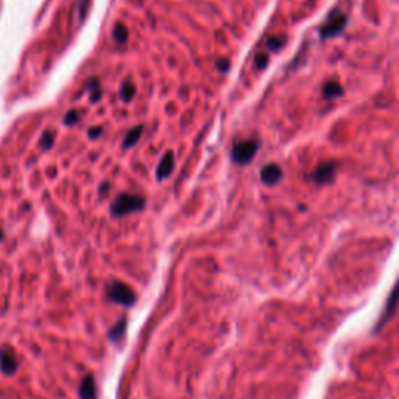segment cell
Returning <instances> with one entry per match:
<instances>
[{"mask_svg":"<svg viewBox=\"0 0 399 399\" xmlns=\"http://www.w3.org/2000/svg\"><path fill=\"white\" fill-rule=\"evenodd\" d=\"M145 206V200L139 195H131V194H120L114 200L111 214L114 217H122L133 212H139Z\"/></svg>","mask_w":399,"mask_h":399,"instance_id":"1","label":"cell"},{"mask_svg":"<svg viewBox=\"0 0 399 399\" xmlns=\"http://www.w3.org/2000/svg\"><path fill=\"white\" fill-rule=\"evenodd\" d=\"M106 297L115 302L120 304V306L130 307L136 301V293L131 287H128L126 284L120 283V281H112L106 286Z\"/></svg>","mask_w":399,"mask_h":399,"instance_id":"2","label":"cell"},{"mask_svg":"<svg viewBox=\"0 0 399 399\" xmlns=\"http://www.w3.org/2000/svg\"><path fill=\"white\" fill-rule=\"evenodd\" d=\"M257 150H259V144H257V140L246 139V140H242V142L234 145V148L231 151V156L237 164L245 166V164H250L253 161L254 155L257 153Z\"/></svg>","mask_w":399,"mask_h":399,"instance_id":"3","label":"cell"},{"mask_svg":"<svg viewBox=\"0 0 399 399\" xmlns=\"http://www.w3.org/2000/svg\"><path fill=\"white\" fill-rule=\"evenodd\" d=\"M346 25V16L342 13V11H334V13L329 14L327 20L323 23V27L320 28V34L321 38H334L337 34H340Z\"/></svg>","mask_w":399,"mask_h":399,"instance_id":"4","label":"cell"},{"mask_svg":"<svg viewBox=\"0 0 399 399\" xmlns=\"http://www.w3.org/2000/svg\"><path fill=\"white\" fill-rule=\"evenodd\" d=\"M0 370L5 374H13L17 370V359L11 348L0 349Z\"/></svg>","mask_w":399,"mask_h":399,"instance_id":"5","label":"cell"},{"mask_svg":"<svg viewBox=\"0 0 399 399\" xmlns=\"http://www.w3.org/2000/svg\"><path fill=\"white\" fill-rule=\"evenodd\" d=\"M281 178H283V170L276 164H268L261 172V180L267 186H275L276 183H279Z\"/></svg>","mask_w":399,"mask_h":399,"instance_id":"6","label":"cell"},{"mask_svg":"<svg viewBox=\"0 0 399 399\" xmlns=\"http://www.w3.org/2000/svg\"><path fill=\"white\" fill-rule=\"evenodd\" d=\"M335 177V166L332 162H326L321 164V166L315 170L313 173V180L318 184H324V183H331Z\"/></svg>","mask_w":399,"mask_h":399,"instance_id":"7","label":"cell"},{"mask_svg":"<svg viewBox=\"0 0 399 399\" xmlns=\"http://www.w3.org/2000/svg\"><path fill=\"white\" fill-rule=\"evenodd\" d=\"M387 304H389V306H385V309L382 310V315H381V318L378 320L374 331L382 329V327L387 324V321H389L392 316L395 315V310H396V290H392L390 298H389V301H387Z\"/></svg>","mask_w":399,"mask_h":399,"instance_id":"8","label":"cell"},{"mask_svg":"<svg viewBox=\"0 0 399 399\" xmlns=\"http://www.w3.org/2000/svg\"><path fill=\"white\" fill-rule=\"evenodd\" d=\"M80 396L81 399H97V385L96 379H94L91 374L83 378L80 384Z\"/></svg>","mask_w":399,"mask_h":399,"instance_id":"9","label":"cell"},{"mask_svg":"<svg viewBox=\"0 0 399 399\" xmlns=\"http://www.w3.org/2000/svg\"><path fill=\"white\" fill-rule=\"evenodd\" d=\"M173 166H175V161H173V153L172 151H167L166 156H164L159 162L158 166V170H156V178L158 180H164L172 175L173 172Z\"/></svg>","mask_w":399,"mask_h":399,"instance_id":"10","label":"cell"},{"mask_svg":"<svg viewBox=\"0 0 399 399\" xmlns=\"http://www.w3.org/2000/svg\"><path fill=\"white\" fill-rule=\"evenodd\" d=\"M342 94H343V88L338 83H335V81H327V83L323 86V97L327 100L340 97Z\"/></svg>","mask_w":399,"mask_h":399,"instance_id":"11","label":"cell"},{"mask_svg":"<svg viewBox=\"0 0 399 399\" xmlns=\"http://www.w3.org/2000/svg\"><path fill=\"white\" fill-rule=\"evenodd\" d=\"M142 131H144V126L139 125V126H134L133 130L128 133L123 139V148H131L133 145L137 144V140L142 136Z\"/></svg>","mask_w":399,"mask_h":399,"instance_id":"12","label":"cell"},{"mask_svg":"<svg viewBox=\"0 0 399 399\" xmlns=\"http://www.w3.org/2000/svg\"><path fill=\"white\" fill-rule=\"evenodd\" d=\"M125 329H126V320L120 318L109 329L108 335H109V338L112 340V342H119V340H122V337L125 335Z\"/></svg>","mask_w":399,"mask_h":399,"instance_id":"13","label":"cell"},{"mask_svg":"<svg viewBox=\"0 0 399 399\" xmlns=\"http://www.w3.org/2000/svg\"><path fill=\"white\" fill-rule=\"evenodd\" d=\"M112 36L117 42L123 44L128 39V30L125 28V25H122V23H115V27L112 30Z\"/></svg>","mask_w":399,"mask_h":399,"instance_id":"14","label":"cell"},{"mask_svg":"<svg viewBox=\"0 0 399 399\" xmlns=\"http://www.w3.org/2000/svg\"><path fill=\"white\" fill-rule=\"evenodd\" d=\"M134 94H136V89L131 83H123L122 88H120V97L123 101H131L134 99Z\"/></svg>","mask_w":399,"mask_h":399,"instance_id":"15","label":"cell"},{"mask_svg":"<svg viewBox=\"0 0 399 399\" xmlns=\"http://www.w3.org/2000/svg\"><path fill=\"white\" fill-rule=\"evenodd\" d=\"M284 42H286V38H284V36H273V38H270V39H268V47H270V49H272V50L278 52V50L283 49Z\"/></svg>","mask_w":399,"mask_h":399,"instance_id":"16","label":"cell"},{"mask_svg":"<svg viewBox=\"0 0 399 399\" xmlns=\"http://www.w3.org/2000/svg\"><path fill=\"white\" fill-rule=\"evenodd\" d=\"M78 119H80L78 111L72 109V111H69V112L66 114V117H64V123H66V125H74V123L78 122Z\"/></svg>","mask_w":399,"mask_h":399,"instance_id":"17","label":"cell"},{"mask_svg":"<svg viewBox=\"0 0 399 399\" xmlns=\"http://www.w3.org/2000/svg\"><path fill=\"white\" fill-rule=\"evenodd\" d=\"M268 64V55L267 53H259L256 56V67L257 69H265Z\"/></svg>","mask_w":399,"mask_h":399,"instance_id":"18","label":"cell"},{"mask_svg":"<svg viewBox=\"0 0 399 399\" xmlns=\"http://www.w3.org/2000/svg\"><path fill=\"white\" fill-rule=\"evenodd\" d=\"M41 144H42V147H44L45 150H49V148L52 147V144H53V134H52V133H45V134L42 136Z\"/></svg>","mask_w":399,"mask_h":399,"instance_id":"19","label":"cell"},{"mask_svg":"<svg viewBox=\"0 0 399 399\" xmlns=\"http://www.w3.org/2000/svg\"><path fill=\"white\" fill-rule=\"evenodd\" d=\"M100 134H101V128H100V126H94V128H91V130H89V136H91L92 139L99 137Z\"/></svg>","mask_w":399,"mask_h":399,"instance_id":"20","label":"cell"},{"mask_svg":"<svg viewBox=\"0 0 399 399\" xmlns=\"http://www.w3.org/2000/svg\"><path fill=\"white\" fill-rule=\"evenodd\" d=\"M217 67L221 70V72H228V69H229V61H225V60H221L217 63Z\"/></svg>","mask_w":399,"mask_h":399,"instance_id":"21","label":"cell"},{"mask_svg":"<svg viewBox=\"0 0 399 399\" xmlns=\"http://www.w3.org/2000/svg\"><path fill=\"white\" fill-rule=\"evenodd\" d=\"M2 237H3V232H2V231H0V240H2Z\"/></svg>","mask_w":399,"mask_h":399,"instance_id":"22","label":"cell"}]
</instances>
